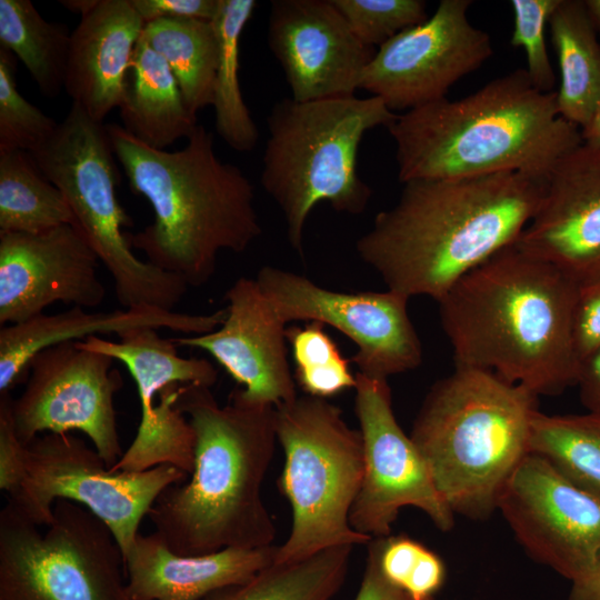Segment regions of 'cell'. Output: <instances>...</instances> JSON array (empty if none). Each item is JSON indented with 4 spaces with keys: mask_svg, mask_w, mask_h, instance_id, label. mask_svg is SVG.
I'll list each match as a JSON object with an SVG mask.
<instances>
[{
    "mask_svg": "<svg viewBox=\"0 0 600 600\" xmlns=\"http://www.w3.org/2000/svg\"><path fill=\"white\" fill-rule=\"evenodd\" d=\"M356 250L388 290L439 301L463 276L514 243L546 180L521 172L407 181Z\"/></svg>",
    "mask_w": 600,
    "mask_h": 600,
    "instance_id": "cell-1",
    "label": "cell"
},
{
    "mask_svg": "<svg viewBox=\"0 0 600 600\" xmlns=\"http://www.w3.org/2000/svg\"><path fill=\"white\" fill-rule=\"evenodd\" d=\"M576 277L516 243L438 301L457 368L488 370L537 397L576 386Z\"/></svg>",
    "mask_w": 600,
    "mask_h": 600,
    "instance_id": "cell-2",
    "label": "cell"
},
{
    "mask_svg": "<svg viewBox=\"0 0 600 600\" xmlns=\"http://www.w3.org/2000/svg\"><path fill=\"white\" fill-rule=\"evenodd\" d=\"M176 407L194 433L190 480L167 487L148 512L176 553L274 546L277 530L261 494L277 438V410L234 389L220 406L208 387L181 386Z\"/></svg>",
    "mask_w": 600,
    "mask_h": 600,
    "instance_id": "cell-3",
    "label": "cell"
},
{
    "mask_svg": "<svg viewBox=\"0 0 600 600\" xmlns=\"http://www.w3.org/2000/svg\"><path fill=\"white\" fill-rule=\"evenodd\" d=\"M106 126L131 191L152 208L153 221L127 236L153 266L200 287L222 251L243 252L260 237L253 187L239 167L217 156L211 131L198 124L182 149L168 151L122 126Z\"/></svg>",
    "mask_w": 600,
    "mask_h": 600,
    "instance_id": "cell-4",
    "label": "cell"
},
{
    "mask_svg": "<svg viewBox=\"0 0 600 600\" xmlns=\"http://www.w3.org/2000/svg\"><path fill=\"white\" fill-rule=\"evenodd\" d=\"M387 129L401 183L509 171L547 180L582 143L580 128L559 114L556 92L537 89L524 69L462 99L398 113Z\"/></svg>",
    "mask_w": 600,
    "mask_h": 600,
    "instance_id": "cell-5",
    "label": "cell"
},
{
    "mask_svg": "<svg viewBox=\"0 0 600 600\" xmlns=\"http://www.w3.org/2000/svg\"><path fill=\"white\" fill-rule=\"evenodd\" d=\"M538 397L496 373L457 368L427 393L409 434L456 514L489 517L530 453Z\"/></svg>",
    "mask_w": 600,
    "mask_h": 600,
    "instance_id": "cell-6",
    "label": "cell"
},
{
    "mask_svg": "<svg viewBox=\"0 0 600 600\" xmlns=\"http://www.w3.org/2000/svg\"><path fill=\"white\" fill-rule=\"evenodd\" d=\"M378 97L277 101L267 117L260 184L281 210L290 247L303 256V231L313 208L328 202L360 214L372 189L358 173L364 134L397 118Z\"/></svg>",
    "mask_w": 600,
    "mask_h": 600,
    "instance_id": "cell-7",
    "label": "cell"
},
{
    "mask_svg": "<svg viewBox=\"0 0 600 600\" xmlns=\"http://www.w3.org/2000/svg\"><path fill=\"white\" fill-rule=\"evenodd\" d=\"M30 153L64 196L74 226L112 277L118 302L173 311L188 284L132 252L122 230L132 221L117 198L119 172L107 126L72 103L53 134Z\"/></svg>",
    "mask_w": 600,
    "mask_h": 600,
    "instance_id": "cell-8",
    "label": "cell"
},
{
    "mask_svg": "<svg viewBox=\"0 0 600 600\" xmlns=\"http://www.w3.org/2000/svg\"><path fill=\"white\" fill-rule=\"evenodd\" d=\"M277 438L284 452L280 488L292 511L287 540L274 562H292L322 550L369 543L350 524L363 476V443L341 410L327 399L297 397L276 407Z\"/></svg>",
    "mask_w": 600,
    "mask_h": 600,
    "instance_id": "cell-9",
    "label": "cell"
},
{
    "mask_svg": "<svg viewBox=\"0 0 600 600\" xmlns=\"http://www.w3.org/2000/svg\"><path fill=\"white\" fill-rule=\"evenodd\" d=\"M9 502L0 512V600H131L123 553L86 507L60 499L44 532Z\"/></svg>",
    "mask_w": 600,
    "mask_h": 600,
    "instance_id": "cell-10",
    "label": "cell"
},
{
    "mask_svg": "<svg viewBox=\"0 0 600 600\" xmlns=\"http://www.w3.org/2000/svg\"><path fill=\"white\" fill-rule=\"evenodd\" d=\"M187 477L172 464L111 472L98 451L82 439L70 433H43L27 446L26 476L8 502L39 527L51 523L57 500L77 502L110 528L124 558L158 496Z\"/></svg>",
    "mask_w": 600,
    "mask_h": 600,
    "instance_id": "cell-11",
    "label": "cell"
},
{
    "mask_svg": "<svg viewBox=\"0 0 600 600\" xmlns=\"http://www.w3.org/2000/svg\"><path fill=\"white\" fill-rule=\"evenodd\" d=\"M280 319L328 324L356 346L358 373L388 380L418 368L422 348L408 313L409 298L391 291L342 292L281 268L264 266L256 278Z\"/></svg>",
    "mask_w": 600,
    "mask_h": 600,
    "instance_id": "cell-12",
    "label": "cell"
},
{
    "mask_svg": "<svg viewBox=\"0 0 600 600\" xmlns=\"http://www.w3.org/2000/svg\"><path fill=\"white\" fill-rule=\"evenodd\" d=\"M113 359L74 341L43 349L30 361L23 392L11 402L17 436L28 446L40 433L87 434L111 469L122 456L114 394L122 388Z\"/></svg>",
    "mask_w": 600,
    "mask_h": 600,
    "instance_id": "cell-13",
    "label": "cell"
},
{
    "mask_svg": "<svg viewBox=\"0 0 600 600\" xmlns=\"http://www.w3.org/2000/svg\"><path fill=\"white\" fill-rule=\"evenodd\" d=\"M354 410L363 443V476L350 524L371 539L389 537L400 510L414 507L441 531L454 513L439 494L428 464L398 423L388 380L357 372Z\"/></svg>",
    "mask_w": 600,
    "mask_h": 600,
    "instance_id": "cell-14",
    "label": "cell"
},
{
    "mask_svg": "<svg viewBox=\"0 0 600 600\" xmlns=\"http://www.w3.org/2000/svg\"><path fill=\"white\" fill-rule=\"evenodd\" d=\"M497 509L532 559L572 583L600 567V493L573 482L543 457H524Z\"/></svg>",
    "mask_w": 600,
    "mask_h": 600,
    "instance_id": "cell-15",
    "label": "cell"
},
{
    "mask_svg": "<svg viewBox=\"0 0 600 600\" xmlns=\"http://www.w3.org/2000/svg\"><path fill=\"white\" fill-rule=\"evenodd\" d=\"M470 0H441L427 20L379 47L359 89L402 113L447 98L493 53L490 36L468 19Z\"/></svg>",
    "mask_w": 600,
    "mask_h": 600,
    "instance_id": "cell-16",
    "label": "cell"
},
{
    "mask_svg": "<svg viewBox=\"0 0 600 600\" xmlns=\"http://www.w3.org/2000/svg\"><path fill=\"white\" fill-rule=\"evenodd\" d=\"M268 44L297 101L354 96L377 51L356 37L332 0H272Z\"/></svg>",
    "mask_w": 600,
    "mask_h": 600,
    "instance_id": "cell-17",
    "label": "cell"
},
{
    "mask_svg": "<svg viewBox=\"0 0 600 600\" xmlns=\"http://www.w3.org/2000/svg\"><path fill=\"white\" fill-rule=\"evenodd\" d=\"M99 258L80 230L0 234V324L23 322L54 303L94 308L106 298Z\"/></svg>",
    "mask_w": 600,
    "mask_h": 600,
    "instance_id": "cell-18",
    "label": "cell"
},
{
    "mask_svg": "<svg viewBox=\"0 0 600 600\" xmlns=\"http://www.w3.org/2000/svg\"><path fill=\"white\" fill-rule=\"evenodd\" d=\"M223 322L204 334L172 338L176 346L207 351L242 386L249 401L279 407L298 397L286 348V323L256 279L241 277L224 296Z\"/></svg>",
    "mask_w": 600,
    "mask_h": 600,
    "instance_id": "cell-19",
    "label": "cell"
},
{
    "mask_svg": "<svg viewBox=\"0 0 600 600\" xmlns=\"http://www.w3.org/2000/svg\"><path fill=\"white\" fill-rule=\"evenodd\" d=\"M514 243L573 276L600 262V148L582 142L557 162Z\"/></svg>",
    "mask_w": 600,
    "mask_h": 600,
    "instance_id": "cell-20",
    "label": "cell"
},
{
    "mask_svg": "<svg viewBox=\"0 0 600 600\" xmlns=\"http://www.w3.org/2000/svg\"><path fill=\"white\" fill-rule=\"evenodd\" d=\"M143 28L131 0H99L71 32L64 90L93 120L120 107Z\"/></svg>",
    "mask_w": 600,
    "mask_h": 600,
    "instance_id": "cell-21",
    "label": "cell"
},
{
    "mask_svg": "<svg viewBox=\"0 0 600 600\" xmlns=\"http://www.w3.org/2000/svg\"><path fill=\"white\" fill-rule=\"evenodd\" d=\"M226 318V308L209 314H188L153 307L112 312H88L73 307L56 314H39L0 329V394L10 393L28 376L32 358L46 348L91 336L116 333L133 328H166L184 336L216 330Z\"/></svg>",
    "mask_w": 600,
    "mask_h": 600,
    "instance_id": "cell-22",
    "label": "cell"
},
{
    "mask_svg": "<svg viewBox=\"0 0 600 600\" xmlns=\"http://www.w3.org/2000/svg\"><path fill=\"white\" fill-rule=\"evenodd\" d=\"M276 552L271 546L182 556L156 532L139 533L124 556L127 592L131 600H203L247 582L274 561Z\"/></svg>",
    "mask_w": 600,
    "mask_h": 600,
    "instance_id": "cell-23",
    "label": "cell"
},
{
    "mask_svg": "<svg viewBox=\"0 0 600 600\" xmlns=\"http://www.w3.org/2000/svg\"><path fill=\"white\" fill-rule=\"evenodd\" d=\"M123 128L142 143L167 150L198 126L164 59L141 37L137 43L122 102Z\"/></svg>",
    "mask_w": 600,
    "mask_h": 600,
    "instance_id": "cell-24",
    "label": "cell"
},
{
    "mask_svg": "<svg viewBox=\"0 0 600 600\" xmlns=\"http://www.w3.org/2000/svg\"><path fill=\"white\" fill-rule=\"evenodd\" d=\"M118 341L91 336L77 346L106 354L126 366L136 382L141 420L138 429H148L156 420V398L172 384L210 388L218 370L207 359L183 358L171 339L159 336L154 328H133L118 334Z\"/></svg>",
    "mask_w": 600,
    "mask_h": 600,
    "instance_id": "cell-25",
    "label": "cell"
},
{
    "mask_svg": "<svg viewBox=\"0 0 600 600\" xmlns=\"http://www.w3.org/2000/svg\"><path fill=\"white\" fill-rule=\"evenodd\" d=\"M549 27L560 71L557 108L581 128L600 101V40L581 0H560Z\"/></svg>",
    "mask_w": 600,
    "mask_h": 600,
    "instance_id": "cell-26",
    "label": "cell"
},
{
    "mask_svg": "<svg viewBox=\"0 0 600 600\" xmlns=\"http://www.w3.org/2000/svg\"><path fill=\"white\" fill-rule=\"evenodd\" d=\"M256 8V0H219L212 20L218 39L212 101L216 130L230 148L240 152L251 151L259 140L239 81L240 38Z\"/></svg>",
    "mask_w": 600,
    "mask_h": 600,
    "instance_id": "cell-27",
    "label": "cell"
},
{
    "mask_svg": "<svg viewBox=\"0 0 600 600\" xmlns=\"http://www.w3.org/2000/svg\"><path fill=\"white\" fill-rule=\"evenodd\" d=\"M141 37L168 63L194 114L212 106L218 64L212 21L162 18L146 23Z\"/></svg>",
    "mask_w": 600,
    "mask_h": 600,
    "instance_id": "cell-28",
    "label": "cell"
},
{
    "mask_svg": "<svg viewBox=\"0 0 600 600\" xmlns=\"http://www.w3.org/2000/svg\"><path fill=\"white\" fill-rule=\"evenodd\" d=\"M71 32L47 21L29 0H0V47L20 59L47 98L64 89Z\"/></svg>",
    "mask_w": 600,
    "mask_h": 600,
    "instance_id": "cell-29",
    "label": "cell"
},
{
    "mask_svg": "<svg viewBox=\"0 0 600 600\" xmlns=\"http://www.w3.org/2000/svg\"><path fill=\"white\" fill-rule=\"evenodd\" d=\"M63 224L74 226L73 213L32 154L0 152V234L39 233Z\"/></svg>",
    "mask_w": 600,
    "mask_h": 600,
    "instance_id": "cell-30",
    "label": "cell"
},
{
    "mask_svg": "<svg viewBox=\"0 0 600 600\" xmlns=\"http://www.w3.org/2000/svg\"><path fill=\"white\" fill-rule=\"evenodd\" d=\"M353 547L322 550L292 562H272L247 582L210 600H331L344 582Z\"/></svg>",
    "mask_w": 600,
    "mask_h": 600,
    "instance_id": "cell-31",
    "label": "cell"
},
{
    "mask_svg": "<svg viewBox=\"0 0 600 600\" xmlns=\"http://www.w3.org/2000/svg\"><path fill=\"white\" fill-rule=\"evenodd\" d=\"M530 452L547 459L579 486L600 493V414L549 416L538 411Z\"/></svg>",
    "mask_w": 600,
    "mask_h": 600,
    "instance_id": "cell-32",
    "label": "cell"
},
{
    "mask_svg": "<svg viewBox=\"0 0 600 600\" xmlns=\"http://www.w3.org/2000/svg\"><path fill=\"white\" fill-rule=\"evenodd\" d=\"M180 384L160 391L154 404L156 423L148 431H137L130 447L111 472H140L160 464H172L190 474L194 462V433L187 417L176 407Z\"/></svg>",
    "mask_w": 600,
    "mask_h": 600,
    "instance_id": "cell-33",
    "label": "cell"
},
{
    "mask_svg": "<svg viewBox=\"0 0 600 600\" xmlns=\"http://www.w3.org/2000/svg\"><path fill=\"white\" fill-rule=\"evenodd\" d=\"M286 339L291 347L297 381L308 396L327 399L354 389L357 378L324 324L309 321L302 328H287Z\"/></svg>",
    "mask_w": 600,
    "mask_h": 600,
    "instance_id": "cell-34",
    "label": "cell"
},
{
    "mask_svg": "<svg viewBox=\"0 0 600 600\" xmlns=\"http://www.w3.org/2000/svg\"><path fill=\"white\" fill-rule=\"evenodd\" d=\"M16 69L17 58L0 47V152H32L53 134L59 122L19 92Z\"/></svg>",
    "mask_w": 600,
    "mask_h": 600,
    "instance_id": "cell-35",
    "label": "cell"
},
{
    "mask_svg": "<svg viewBox=\"0 0 600 600\" xmlns=\"http://www.w3.org/2000/svg\"><path fill=\"white\" fill-rule=\"evenodd\" d=\"M356 37L378 49L406 29L428 19L423 0H332Z\"/></svg>",
    "mask_w": 600,
    "mask_h": 600,
    "instance_id": "cell-36",
    "label": "cell"
},
{
    "mask_svg": "<svg viewBox=\"0 0 600 600\" xmlns=\"http://www.w3.org/2000/svg\"><path fill=\"white\" fill-rule=\"evenodd\" d=\"M560 0H512L513 30L510 42L526 53L524 69L533 86L542 92H552L556 74L546 41V27Z\"/></svg>",
    "mask_w": 600,
    "mask_h": 600,
    "instance_id": "cell-37",
    "label": "cell"
},
{
    "mask_svg": "<svg viewBox=\"0 0 600 600\" xmlns=\"http://www.w3.org/2000/svg\"><path fill=\"white\" fill-rule=\"evenodd\" d=\"M574 277L572 336L576 354L580 361L600 348V262Z\"/></svg>",
    "mask_w": 600,
    "mask_h": 600,
    "instance_id": "cell-38",
    "label": "cell"
},
{
    "mask_svg": "<svg viewBox=\"0 0 600 600\" xmlns=\"http://www.w3.org/2000/svg\"><path fill=\"white\" fill-rule=\"evenodd\" d=\"M10 393L0 394V489L14 494L26 476L27 446L17 436Z\"/></svg>",
    "mask_w": 600,
    "mask_h": 600,
    "instance_id": "cell-39",
    "label": "cell"
},
{
    "mask_svg": "<svg viewBox=\"0 0 600 600\" xmlns=\"http://www.w3.org/2000/svg\"><path fill=\"white\" fill-rule=\"evenodd\" d=\"M424 549V546L409 537L383 538L380 551L383 574L403 590Z\"/></svg>",
    "mask_w": 600,
    "mask_h": 600,
    "instance_id": "cell-40",
    "label": "cell"
},
{
    "mask_svg": "<svg viewBox=\"0 0 600 600\" xmlns=\"http://www.w3.org/2000/svg\"><path fill=\"white\" fill-rule=\"evenodd\" d=\"M144 24L162 19H197L212 21L219 0H131Z\"/></svg>",
    "mask_w": 600,
    "mask_h": 600,
    "instance_id": "cell-41",
    "label": "cell"
},
{
    "mask_svg": "<svg viewBox=\"0 0 600 600\" xmlns=\"http://www.w3.org/2000/svg\"><path fill=\"white\" fill-rule=\"evenodd\" d=\"M383 538L368 543V557L363 578L354 600H403L406 592L383 574L380 551Z\"/></svg>",
    "mask_w": 600,
    "mask_h": 600,
    "instance_id": "cell-42",
    "label": "cell"
},
{
    "mask_svg": "<svg viewBox=\"0 0 600 600\" xmlns=\"http://www.w3.org/2000/svg\"><path fill=\"white\" fill-rule=\"evenodd\" d=\"M446 577L442 560L434 552L424 549L403 591L417 600L432 599L441 588Z\"/></svg>",
    "mask_w": 600,
    "mask_h": 600,
    "instance_id": "cell-43",
    "label": "cell"
},
{
    "mask_svg": "<svg viewBox=\"0 0 600 600\" xmlns=\"http://www.w3.org/2000/svg\"><path fill=\"white\" fill-rule=\"evenodd\" d=\"M576 386L586 409L600 414V348L579 361Z\"/></svg>",
    "mask_w": 600,
    "mask_h": 600,
    "instance_id": "cell-44",
    "label": "cell"
},
{
    "mask_svg": "<svg viewBox=\"0 0 600 600\" xmlns=\"http://www.w3.org/2000/svg\"><path fill=\"white\" fill-rule=\"evenodd\" d=\"M569 600H600V567L583 581L572 583Z\"/></svg>",
    "mask_w": 600,
    "mask_h": 600,
    "instance_id": "cell-45",
    "label": "cell"
},
{
    "mask_svg": "<svg viewBox=\"0 0 600 600\" xmlns=\"http://www.w3.org/2000/svg\"><path fill=\"white\" fill-rule=\"evenodd\" d=\"M580 133L583 143L600 148V101L588 121L580 128Z\"/></svg>",
    "mask_w": 600,
    "mask_h": 600,
    "instance_id": "cell-46",
    "label": "cell"
},
{
    "mask_svg": "<svg viewBox=\"0 0 600 600\" xmlns=\"http://www.w3.org/2000/svg\"><path fill=\"white\" fill-rule=\"evenodd\" d=\"M99 0H64L60 3L71 12L79 13L81 17L91 11Z\"/></svg>",
    "mask_w": 600,
    "mask_h": 600,
    "instance_id": "cell-47",
    "label": "cell"
},
{
    "mask_svg": "<svg viewBox=\"0 0 600 600\" xmlns=\"http://www.w3.org/2000/svg\"><path fill=\"white\" fill-rule=\"evenodd\" d=\"M584 6L590 21L600 40V0H586Z\"/></svg>",
    "mask_w": 600,
    "mask_h": 600,
    "instance_id": "cell-48",
    "label": "cell"
},
{
    "mask_svg": "<svg viewBox=\"0 0 600 600\" xmlns=\"http://www.w3.org/2000/svg\"><path fill=\"white\" fill-rule=\"evenodd\" d=\"M403 600H417V599H413L409 594L406 593ZM426 600H432V599H426Z\"/></svg>",
    "mask_w": 600,
    "mask_h": 600,
    "instance_id": "cell-49",
    "label": "cell"
},
{
    "mask_svg": "<svg viewBox=\"0 0 600 600\" xmlns=\"http://www.w3.org/2000/svg\"><path fill=\"white\" fill-rule=\"evenodd\" d=\"M203 600H210V597H208V598H206V599H203Z\"/></svg>",
    "mask_w": 600,
    "mask_h": 600,
    "instance_id": "cell-50",
    "label": "cell"
}]
</instances>
